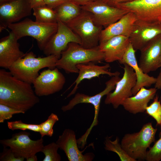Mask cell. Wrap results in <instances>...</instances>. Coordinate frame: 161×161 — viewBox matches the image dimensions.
<instances>
[{
	"label": "cell",
	"mask_w": 161,
	"mask_h": 161,
	"mask_svg": "<svg viewBox=\"0 0 161 161\" xmlns=\"http://www.w3.org/2000/svg\"><path fill=\"white\" fill-rule=\"evenodd\" d=\"M39 101L31 84L17 78L9 71L0 69V103L24 114Z\"/></svg>",
	"instance_id": "1"
},
{
	"label": "cell",
	"mask_w": 161,
	"mask_h": 161,
	"mask_svg": "<svg viewBox=\"0 0 161 161\" xmlns=\"http://www.w3.org/2000/svg\"><path fill=\"white\" fill-rule=\"evenodd\" d=\"M104 60V54L99 46L91 49H86L78 44L69 43L61 53V57L56 63V67L62 69L67 74L78 73L77 65L89 62H100Z\"/></svg>",
	"instance_id": "2"
},
{
	"label": "cell",
	"mask_w": 161,
	"mask_h": 161,
	"mask_svg": "<svg viewBox=\"0 0 161 161\" xmlns=\"http://www.w3.org/2000/svg\"><path fill=\"white\" fill-rule=\"evenodd\" d=\"M58 59L53 55L36 57L35 54L31 51L16 61L8 69L17 78L32 84L39 75L41 69L46 67L55 68Z\"/></svg>",
	"instance_id": "3"
},
{
	"label": "cell",
	"mask_w": 161,
	"mask_h": 161,
	"mask_svg": "<svg viewBox=\"0 0 161 161\" xmlns=\"http://www.w3.org/2000/svg\"><path fill=\"white\" fill-rule=\"evenodd\" d=\"M157 131L151 123L144 124L138 132L127 133L123 137L121 145L127 154L135 161L145 160L147 149L154 142Z\"/></svg>",
	"instance_id": "4"
},
{
	"label": "cell",
	"mask_w": 161,
	"mask_h": 161,
	"mask_svg": "<svg viewBox=\"0 0 161 161\" xmlns=\"http://www.w3.org/2000/svg\"><path fill=\"white\" fill-rule=\"evenodd\" d=\"M58 27L57 22L43 23L26 18L21 21L9 24L7 27L18 40L26 36L35 38L39 48L43 50L57 32Z\"/></svg>",
	"instance_id": "5"
},
{
	"label": "cell",
	"mask_w": 161,
	"mask_h": 161,
	"mask_svg": "<svg viewBox=\"0 0 161 161\" xmlns=\"http://www.w3.org/2000/svg\"><path fill=\"white\" fill-rule=\"evenodd\" d=\"M66 24L80 38L83 47L91 49L99 46L103 27L95 22L90 13L82 9L77 17Z\"/></svg>",
	"instance_id": "6"
},
{
	"label": "cell",
	"mask_w": 161,
	"mask_h": 161,
	"mask_svg": "<svg viewBox=\"0 0 161 161\" xmlns=\"http://www.w3.org/2000/svg\"><path fill=\"white\" fill-rule=\"evenodd\" d=\"M120 79L119 75L112 77L105 83V89L103 91L93 96H90L83 93H77L67 104L61 107V110L64 112L71 110L75 106L80 103H90L94 106L95 115L93 122L84 134L78 139L80 143L83 144H86L87 137L93 128L98 124V116L102 98L104 96L106 95L114 90L117 83Z\"/></svg>",
	"instance_id": "7"
},
{
	"label": "cell",
	"mask_w": 161,
	"mask_h": 161,
	"mask_svg": "<svg viewBox=\"0 0 161 161\" xmlns=\"http://www.w3.org/2000/svg\"><path fill=\"white\" fill-rule=\"evenodd\" d=\"M30 133L25 131L13 134L10 138L0 140L4 147H9L16 157L24 159L41 152L44 146L41 137L37 140H31Z\"/></svg>",
	"instance_id": "8"
},
{
	"label": "cell",
	"mask_w": 161,
	"mask_h": 161,
	"mask_svg": "<svg viewBox=\"0 0 161 161\" xmlns=\"http://www.w3.org/2000/svg\"><path fill=\"white\" fill-rule=\"evenodd\" d=\"M116 7L133 13L138 20L161 24V0H135L118 4Z\"/></svg>",
	"instance_id": "9"
},
{
	"label": "cell",
	"mask_w": 161,
	"mask_h": 161,
	"mask_svg": "<svg viewBox=\"0 0 161 161\" xmlns=\"http://www.w3.org/2000/svg\"><path fill=\"white\" fill-rule=\"evenodd\" d=\"M124 72L122 78L117 83L113 92L106 95V104H111L115 109L122 104L126 99L132 96V90L137 82V77L133 68L127 64H123Z\"/></svg>",
	"instance_id": "10"
},
{
	"label": "cell",
	"mask_w": 161,
	"mask_h": 161,
	"mask_svg": "<svg viewBox=\"0 0 161 161\" xmlns=\"http://www.w3.org/2000/svg\"><path fill=\"white\" fill-rule=\"evenodd\" d=\"M80 7L82 10L91 13L95 22L104 28L117 21L129 12L125 10L109 5L102 0Z\"/></svg>",
	"instance_id": "11"
},
{
	"label": "cell",
	"mask_w": 161,
	"mask_h": 161,
	"mask_svg": "<svg viewBox=\"0 0 161 161\" xmlns=\"http://www.w3.org/2000/svg\"><path fill=\"white\" fill-rule=\"evenodd\" d=\"M58 29L55 34L48 42L43 50L46 55H53L58 59L62 52L71 42L80 45L81 41L79 37L65 23L58 19Z\"/></svg>",
	"instance_id": "12"
},
{
	"label": "cell",
	"mask_w": 161,
	"mask_h": 161,
	"mask_svg": "<svg viewBox=\"0 0 161 161\" xmlns=\"http://www.w3.org/2000/svg\"><path fill=\"white\" fill-rule=\"evenodd\" d=\"M66 78L57 67L42 71L33 83L35 94L38 97L48 96L61 91Z\"/></svg>",
	"instance_id": "13"
},
{
	"label": "cell",
	"mask_w": 161,
	"mask_h": 161,
	"mask_svg": "<svg viewBox=\"0 0 161 161\" xmlns=\"http://www.w3.org/2000/svg\"><path fill=\"white\" fill-rule=\"evenodd\" d=\"M32 9L29 0H13L0 5V32L9 24L30 16Z\"/></svg>",
	"instance_id": "14"
},
{
	"label": "cell",
	"mask_w": 161,
	"mask_h": 161,
	"mask_svg": "<svg viewBox=\"0 0 161 161\" xmlns=\"http://www.w3.org/2000/svg\"><path fill=\"white\" fill-rule=\"evenodd\" d=\"M160 35L161 24H154L137 20L129 38L134 49L141 51Z\"/></svg>",
	"instance_id": "15"
},
{
	"label": "cell",
	"mask_w": 161,
	"mask_h": 161,
	"mask_svg": "<svg viewBox=\"0 0 161 161\" xmlns=\"http://www.w3.org/2000/svg\"><path fill=\"white\" fill-rule=\"evenodd\" d=\"M56 143L69 161H91L95 157L92 152L83 154V151L79 150L75 133L72 129H65L59 136Z\"/></svg>",
	"instance_id": "16"
},
{
	"label": "cell",
	"mask_w": 161,
	"mask_h": 161,
	"mask_svg": "<svg viewBox=\"0 0 161 161\" xmlns=\"http://www.w3.org/2000/svg\"><path fill=\"white\" fill-rule=\"evenodd\" d=\"M18 40L10 31L7 36L0 40V66L9 69L16 61L25 54L19 49Z\"/></svg>",
	"instance_id": "17"
},
{
	"label": "cell",
	"mask_w": 161,
	"mask_h": 161,
	"mask_svg": "<svg viewBox=\"0 0 161 161\" xmlns=\"http://www.w3.org/2000/svg\"><path fill=\"white\" fill-rule=\"evenodd\" d=\"M136 50L130 43L122 58L119 62L121 64H126L133 69L137 77V82L132 90L133 95H135L142 87H149L154 84L156 78L144 73L137 64L135 55Z\"/></svg>",
	"instance_id": "18"
},
{
	"label": "cell",
	"mask_w": 161,
	"mask_h": 161,
	"mask_svg": "<svg viewBox=\"0 0 161 161\" xmlns=\"http://www.w3.org/2000/svg\"><path fill=\"white\" fill-rule=\"evenodd\" d=\"M141 52L139 66L145 73L155 71L160 67L161 35L155 39Z\"/></svg>",
	"instance_id": "19"
},
{
	"label": "cell",
	"mask_w": 161,
	"mask_h": 161,
	"mask_svg": "<svg viewBox=\"0 0 161 161\" xmlns=\"http://www.w3.org/2000/svg\"><path fill=\"white\" fill-rule=\"evenodd\" d=\"M94 63L91 62L87 63L79 64L77 65V67L78 70V75L68 89H69L75 84L74 88L67 95L66 98L75 93L79 84L84 79L90 80L94 78L99 77L101 75H106L111 77L120 75V72L118 71L112 72L109 71V69L110 66L109 64L100 66L95 64Z\"/></svg>",
	"instance_id": "20"
},
{
	"label": "cell",
	"mask_w": 161,
	"mask_h": 161,
	"mask_svg": "<svg viewBox=\"0 0 161 161\" xmlns=\"http://www.w3.org/2000/svg\"><path fill=\"white\" fill-rule=\"evenodd\" d=\"M137 20L133 13L129 12L117 21L103 29L100 37L99 43L119 35L129 38Z\"/></svg>",
	"instance_id": "21"
},
{
	"label": "cell",
	"mask_w": 161,
	"mask_h": 161,
	"mask_svg": "<svg viewBox=\"0 0 161 161\" xmlns=\"http://www.w3.org/2000/svg\"><path fill=\"white\" fill-rule=\"evenodd\" d=\"M130 43L128 37L119 35L99 43V47L104 54V61L110 63L121 59Z\"/></svg>",
	"instance_id": "22"
},
{
	"label": "cell",
	"mask_w": 161,
	"mask_h": 161,
	"mask_svg": "<svg viewBox=\"0 0 161 161\" xmlns=\"http://www.w3.org/2000/svg\"><path fill=\"white\" fill-rule=\"evenodd\" d=\"M157 90L155 87L147 89L142 87L135 95L125 99L122 106L132 114L143 113L149 102L154 98Z\"/></svg>",
	"instance_id": "23"
},
{
	"label": "cell",
	"mask_w": 161,
	"mask_h": 161,
	"mask_svg": "<svg viewBox=\"0 0 161 161\" xmlns=\"http://www.w3.org/2000/svg\"><path fill=\"white\" fill-rule=\"evenodd\" d=\"M58 19L67 24L80 13L82 9L80 6L68 1L54 9Z\"/></svg>",
	"instance_id": "24"
},
{
	"label": "cell",
	"mask_w": 161,
	"mask_h": 161,
	"mask_svg": "<svg viewBox=\"0 0 161 161\" xmlns=\"http://www.w3.org/2000/svg\"><path fill=\"white\" fill-rule=\"evenodd\" d=\"M32 10L35 21L45 24L57 23L58 18L54 9L43 5L33 7Z\"/></svg>",
	"instance_id": "25"
},
{
	"label": "cell",
	"mask_w": 161,
	"mask_h": 161,
	"mask_svg": "<svg viewBox=\"0 0 161 161\" xmlns=\"http://www.w3.org/2000/svg\"><path fill=\"white\" fill-rule=\"evenodd\" d=\"M119 142V138L118 137L112 141L109 137L107 136L104 142V148L106 150L116 153L121 161H136L127 154Z\"/></svg>",
	"instance_id": "26"
},
{
	"label": "cell",
	"mask_w": 161,
	"mask_h": 161,
	"mask_svg": "<svg viewBox=\"0 0 161 161\" xmlns=\"http://www.w3.org/2000/svg\"><path fill=\"white\" fill-rule=\"evenodd\" d=\"M59 148L56 143L52 142L44 146L41 152L45 155L43 161H60L61 157L58 153Z\"/></svg>",
	"instance_id": "27"
},
{
	"label": "cell",
	"mask_w": 161,
	"mask_h": 161,
	"mask_svg": "<svg viewBox=\"0 0 161 161\" xmlns=\"http://www.w3.org/2000/svg\"><path fill=\"white\" fill-rule=\"evenodd\" d=\"M59 120L58 116L52 113L44 122L40 124L39 133L42 138L45 136L51 137L53 134V129L55 124Z\"/></svg>",
	"instance_id": "28"
},
{
	"label": "cell",
	"mask_w": 161,
	"mask_h": 161,
	"mask_svg": "<svg viewBox=\"0 0 161 161\" xmlns=\"http://www.w3.org/2000/svg\"><path fill=\"white\" fill-rule=\"evenodd\" d=\"M158 98L157 95L154 97L153 102L146 107L145 112L156 120L157 125L161 126V103Z\"/></svg>",
	"instance_id": "29"
},
{
	"label": "cell",
	"mask_w": 161,
	"mask_h": 161,
	"mask_svg": "<svg viewBox=\"0 0 161 161\" xmlns=\"http://www.w3.org/2000/svg\"><path fill=\"white\" fill-rule=\"evenodd\" d=\"M9 129L13 131L19 129L23 131L30 130L34 132H39L40 125L27 124L24 123L21 120L7 122Z\"/></svg>",
	"instance_id": "30"
},
{
	"label": "cell",
	"mask_w": 161,
	"mask_h": 161,
	"mask_svg": "<svg viewBox=\"0 0 161 161\" xmlns=\"http://www.w3.org/2000/svg\"><path fill=\"white\" fill-rule=\"evenodd\" d=\"M161 160V137L147 151L145 160L159 161Z\"/></svg>",
	"instance_id": "31"
},
{
	"label": "cell",
	"mask_w": 161,
	"mask_h": 161,
	"mask_svg": "<svg viewBox=\"0 0 161 161\" xmlns=\"http://www.w3.org/2000/svg\"><path fill=\"white\" fill-rule=\"evenodd\" d=\"M22 112L7 105L0 103V123H3L5 120L10 119L13 115Z\"/></svg>",
	"instance_id": "32"
},
{
	"label": "cell",
	"mask_w": 161,
	"mask_h": 161,
	"mask_svg": "<svg viewBox=\"0 0 161 161\" xmlns=\"http://www.w3.org/2000/svg\"><path fill=\"white\" fill-rule=\"evenodd\" d=\"M24 159V158L16 157L10 148L4 147L2 152L0 154L1 161H23Z\"/></svg>",
	"instance_id": "33"
},
{
	"label": "cell",
	"mask_w": 161,
	"mask_h": 161,
	"mask_svg": "<svg viewBox=\"0 0 161 161\" xmlns=\"http://www.w3.org/2000/svg\"><path fill=\"white\" fill-rule=\"evenodd\" d=\"M69 0H44L43 5L54 9L68 1Z\"/></svg>",
	"instance_id": "34"
},
{
	"label": "cell",
	"mask_w": 161,
	"mask_h": 161,
	"mask_svg": "<svg viewBox=\"0 0 161 161\" xmlns=\"http://www.w3.org/2000/svg\"><path fill=\"white\" fill-rule=\"evenodd\" d=\"M104 2L111 6L116 7L119 4L135 0H102Z\"/></svg>",
	"instance_id": "35"
},
{
	"label": "cell",
	"mask_w": 161,
	"mask_h": 161,
	"mask_svg": "<svg viewBox=\"0 0 161 161\" xmlns=\"http://www.w3.org/2000/svg\"><path fill=\"white\" fill-rule=\"evenodd\" d=\"M97 0H69V1L81 6Z\"/></svg>",
	"instance_id": "36"
},
{
	"label": "cell",
	"mask_w": 161,
	"mask_h": 161,
	"mask_svg": "<svg viewBox=\"0 0 161 161\" xmlns=\"http://www.w3.org/2000/svg\"><path fill=\"white\" fill-rule=\"evenodd\" d=\"M32 8L36 7L43 5L44 0H29Z\"/></svg>",
	"instance_id": "37"
},
{
	"label": "cell",
	"mask_w": 161,
	"mask_h": 161,
	"mask_svg": "<svg viewBox=\"0 0 161 161\" xmlns=\"http://www.w3.org/2000/svg\"><path fill=\"white\" fill-rule=\"evenodd\" d=\"M154 87L157 89H161V69L160 72L156 78V81L155 83Z\"/></svg>",
	"instance_id": "38"
},
{
	"label": "cell",
	"mask_w": 161,
	"mask_h": 161,
	"mask_svg": "<svg viewBox=\"0 0 161 161\" xmlns=\"http://www.w3.org/2000/svg\"><path fill=\"white\" fill-rule=\"evenodd\" d=\"M27 161H37V157L36 155L31 156L26 159Z\"/></svg>",
	"instance_id": "39"
},
{
	"label": "cell",
	"mask_w": 161,
	"mask_h": 161,
	"mask_svg": "<svg viewBox=\"0 0 161 161\" xmlns=\"http://www.w3.org/2000/svg\"><path fill=\"white\" fill-rule=\"evenodd\" d=\"M13 0H0V5L9 2Z\"/></svg>",
	"instance_id": "40"
},
{
	"label": "cell",
	"mask_w": 161,
	"mask_h": 161,
	"mask_svg": "<svg viewBox=\"0 0 161 161\" xmlns=\"http://www.w3.org/2000/svg\"><path fill=\"white\" fill-rule=\"evenodd\" d=\"M159 137H161V130L160 131V132L159 134Z\"/></svg>",
	"instance_id": "41"
},
{
	"label": "cell",
	"mask_w": 161,
	"mask_h": 161,
	"mask_svg": "<svg viewBox=\"0 0 161 161\" xmlns=\"http://www.w3.org/2000/svg\"><path fill=\"white\" fill-rule=\"evenodd\" d=\"M160 67H161V59L160 63Z\"/></svg>",
	"instance_id": "42"
}]
</instances>
